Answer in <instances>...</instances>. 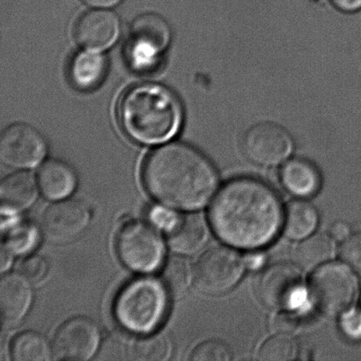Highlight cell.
I'll use <instances>...</instances> for the list:
<instances>
[{"label":"cell","mask_w":361,"mask_h":361,"mask_svg":"<svg viewBox=\"0 0 361 361\" xmlns=\"http://www.w3.org/2000/svg\"><path fill=\"white\" fill-rule=\"evenodd\" d=\"M171 40V27L164 18L157 13L141 14L134 20L130 28L127 48L130 65L140 73L155 69Z\"/></svg>","instance_id":"6"},{"label":"cell","mask_w":361,"mask_h":361,"mask_svg":"<svg viewBox=\"0 0 361 361\" xmlns=\"http://www.w3.org/2000/svg\"><path fill=\"white\" fill-rule=\"evenodd\" d=\"M243 151L247 160L263 167H274L288 160L293 147L291 134L272 122L256 123L243 137Z\"/></svg>","instance_id":"10"},{"label":"cell","mask_w":361,"mask_h":361,"mask_svg":"<svg viewBox=\"0 0 361 361\" xmlns=\"http://www.w3.org/2000/svg\"><path fill=\"white\" fill-rule=\"evenodd\" d=\"M244 264L249 270H258L263 267L265 257L261 253H250L244 258Z\"/></svg>","instance_id":"36"},{"label":"cell","mask_w":361,"mask_h":361,"mask_svg":"<svg viewBox=\"0 0 361 361\" xmlns=\"http://www.w3.org/2000/svg\"><path fill=\"white\" fill-rule=\"evenodd\" d=\"M258 297L272 310H293L302 305L305 298L304 281L300 267L279 263L262 272L257 281Z\"/></svg>","instance_id":"9"},{"label":"cell","mask_w":361,"mask_h":361,"mask_svg":"<svg viewBox=\"0 0 361 361\" xmlns=\"http://www.w3.org/2000/svg\"><path fill=\"white\" fill-rule=\"evenodd\" d=\"M119 34L118 17L109 10H91L84 13L75 27L78 42L90 51H102L111 47Z\"/></svg>","instance_id":"14"},{"label":"cell","mask_w":361,"mask_h":361,"mask_svg":"<svg viewBox=\"0 0 361 361\" xmlns=\"http://www.w3.org/2000/svg\"><path fill=\"white\" fill-rule=\"evenodd\" d=\"M38 231L30 222L21 221L14 224L7 230L6 240L3 242L13 254H26L37 245Z\"/></svg>","instance_id":"26"},{"label":"cell","mask_w":361,"mask_h":361,"mask_svg":"<svg viewBox=\"0 0 361 361\" xmlns=\"http://www.w3.org/2000/svg\"><path fill=\"white\" fill-rule=\"evenodd\" d=\"M150 218L155 226L168 231L174 226L178 217L168 209L155 207L150 212Z\"/></svg>","instance_id":"33"},{"label":"cell","mask_w":361,"mask_h":361,"mask_svg":"<svg viewBox=\"0 0 361 361\" xmlns=\"http://www.w3.org/2000/svg\"><path fill=\"white\" fill-rule=\"evenodd\" d=\"M167 233L169 246L182 255L197 252L208 239L207 222L198 214L180 216Z\"/></svg>","instance_id":"16"},{"label":"cell","mask_w":361,"mask_h":361,"mask_svg":"<svg viewBox=\"0 0 361 361\" xmlns=\"http://www.w3.org/2000/svg\"><path fill=\"white\" fill-rule=\"evenodd\" d=\"M107 72V59L101 51L85 49L74 55L69 66L71 81L80 90H90L102 83Z\"/></svg>","instance_id":"18"},{"label":"cell","mask_w":361,"mask_h":361,"mask_svg":"<svg viewBox=\"0 0 361 361\" xmlns=\"http://www.w3.org/2000/svg\"><path fill=\"white\" fill-rule=\"evenodd\" d=\"M33 299L30 281L21 274L3 276L0 282V314L4 326H16L27 316Z\"/></svg>","instance_id":"15"},{"label":"cell","mask_w":361,"mask_h":361,"mask_svg":"<svg viewBox=\"0 0 361 361\" xmlns=\"http://www.w3.org/2000/svg\"><path fill=\"white\" fill-rule=\"evenodd\" d=\"M100 341V330L93 320L84 317L70 318L56 331L53 355L60 360H90L97 353Z\"/></svg>","instance_id":"11"},{"label":"cell","mask_w":361,"mask_h":361,"mask_svg":"<svg viewBox=\"0 0 361 361\" xmlns=\"http://www.w3.org/2000/svg\"><path fill=\"white\" fill-rule=\"evenodd\" d=\"M189 265L183 258L174 256L169 258L162 268L161 281L169 295H182L190 283Z\"/></svg>","instance_id":"25"},{"label":"cell","mask_w":361,"mask_h":361,"mask_svg":"<svg viewBox=\"0 0 361 361\" xmlns=\"http://www.w3.org/2000/svg\"><path fill=\"white\" fill-rule=\"evenodd\" d=\"M338 10L345 13H353L361 9V0H331Z\"/></svg>","instance_id":"35"},{"label":"cell","mask_w":361,"mask_h":361,"mask_svg":"<svg viewBox=\"0 0 361 361\" xmlns=\"http://www.w3.org/2000/svg\"><path fill=\"white\" fill-rule=\"evenodd\" d=\"M46 152L44 136L27 123H16L7 127L0 139V158L9 167H35L44 158Z\"/></svg>","instance_id":"12"},{"label":"cell","mask_w":361,"mask_h":361,"mask_svg":"<svg viewBox=\"0 0 361 361\" xmlns=\"http://www.w3.org/2000/svg\"><path fill=\"white\" fill-rule=\"evenodd\" d=\"M300 317L292 312H283L274 317L271 321V328L279 334H292L298 329Z\"/></svg>","instance_id":"32"},{"label":"cell","mask_w":361,"mask_h":361,"mask_svg":"<svg viewBox=\"0 0 361 361\" xmlns=\"http://www.w3.org/2000/svg\"><path fill=\"white\" fill-rule=\"evenodd\" d=\"M244 267V262L235 251L226 247H212L202 255L195 265V286L205 295H223L240 281Z\"/></svg>","instance_id":"8"},{"label":"cell","mask_w":361,"mask_h":361,"mask_svg":"<svg viewBox=\"0 0 361 361\" xmlns=\"http://www.w3.org/2000/svg\"><path fill=\"white\" fill-rule=\"evenodd\" d=\"M119 118L125 133L136 142L164 144L179 133L183 109L179 98L167 87L143 83L123 95Z\"/></svg>","instance_id":"3"},{"label":"cell","mask_w":361,"mask_h":361,"mask_svg":"<svg viewBox=\"0 0 361 361\" xmlns=\"http://www.w3.org/2000/svg\"><path fill=\"white\" fill-rule=\"evenodd\" d=\"M190 359L192 361H229L232 360V353L225 343L207 341L193 350Z\"/></svg>","instance_id":"28"},{"label":"cell","mask_w":361,"mask_h":361,"mask_svg":"<svg viewBox=\"0 0 361 361\" xmlns=\"http://www.w3.org/2000/svg\"><path fill=\"white\" fill-rule=\"evenodd\" d=\"M218 173L207 155L185 143H169L152 152L143 167L148 193L167 207H203L218 186Z\"/></svg>","instance_id":"2"},{"label":"cell","mask_w":361,"mask_h":361,"mask_svg":"<svg viewBox=\"0 0 361 361\" xmlns=\"http://www.w3.org/2000/svg\"><path fill=\"white\" fill-rule=\"evenodd\" d=\"M298 346L293 338L286 334H278L268 338L257 353L262 361H289L298 356Z\"/></svg>","instance_id":"27"},{"label":"cell","mask_w":361,"mask_h":361,"mask_svg":"<svg viewBox=\"0 0 361 361\" xmlns=\"http://www.w3.org/2000/svg\"><path fill=\"white\" fill-rule=\"evenodd\" d=\"M350 226L344 221H337L332 224L331 228V236L338 242H343L348 239L350 235Z\"/></svg>","instance_id":"34"},{"label":"cell","mask_w":361,"mask_h":361,"mask_svg":"<svg viewBox=\"0 0 361 361\" xmlns=\"http://www.w3.org/2000/svg\"><path fill=\"white\" fill-rule=\"evenodd\" d=\"M339 326L349 341H361V311L353 310L343 313Z\"/></svg>","instance_id":"31"},{"label":"cell","mask_w":361,"mask_h":361,"mask_svg":"<svg viewBox=\"0 0 361 361\" xmlns=\"http://www.w3.org/2000/svg\"><path fill=\"white\" fill-rule=\"evenodd\" d=\"M168 295L162 283L154 279H137L127 284L116 297V320L126 331L150 334L167 316Z\"/></svg>","instance_id":"4"},{"label":"cell","mask_w":361,"mask_h":361,"mask_svg":"<svg viewBox=\"0 0 361 361\" xmlns=\"http://www.w3.org/2000/svg\"><path fill=\"white\" fill-rule=\"evenodd\" d=\"M282 185L288 192L300 197L317 193L321 187V176L316 166L302 158L291 159L282 166Z\"/></svg>","instance_id":"17"},{"label":"cell","mask_w":361,"mask_h":361,"mask_svg":"<svg viewBox=\"0 0 361 361\" xmlns=\"http://www.w3.org/2000/svg\"><path fill=\"white\" fill-rule=\"evenodd\" d=\"M37 197V185L33 176L17 172L4 178L0 185L2 211H23L34 204Z\"/></svg>","instance_id":"19"},{"label":"cell","mask_w":361,"mask_h":361,"mask_svg":"<svg viewBox=\"0 0 361 361\" xmlns=\"http://www.w3.org/2000/svg\"><path fill=\"white\" fill-rule=\"evenodd\" d=\"M318 225V214L313 204L307 201H293L286 207L284 215V232L293 240L310 236Z\"/></svg>","instance_id":"22"},{"label":"cell","mask_w":361,"mask_h":361,"mask_svg":"<svg viewBox=\"0 0 361 361\" xmlns=\"http://www.w3.org/2000/svg\"><path fill=\"white\" fill-rule=\"evenodd\" d=\"M171 346L169 339L161 334H151L137 339L130 346V360L141 361H160L169 358Z\"/></svg>","instance_id":"24"},{"label":"cell","mask_w":361,"mask_h":361,"mask_svg":"<svg viewBox=\"0 0 361 361\" xmlns=\"http://www.w3.org/2000/svg\"><path fill=\"white\" fill-rule=\"evenodd\" d=\"M284 215L271 186L256 178H240L219 190L209 210V221L215 235L228 245L256 250L277 237Z\"/></svg>","instance_id":"1"},{"label":"cell","mask_w":361,"mask_h":361,"mask_svg":"<svg viewBox=\"0 0 361 361\" xmlns=\"http://www.w3.org/2000/svg\"><path fill=\"white\" fill-rule=\"evenodd\" d=\"M10 355L14 361H48L51 359V350L44 336L27 331L14 337Z\"/></svg>","instance_id":"23"},{"label":"cell","mask_w":361,"mask_h":361,"mask_svg":"<svg viewBox=\"0 0 361 361\" xmlns=\"http://www.w3.org/2000/svg\"><path fill=\"white\" fill-rule=\"evenodd\" d=\"M49 264L47 260L40 255H32L23 261L20 265V274L33 283L42 281L47 275Z\"/></svg>","instance_id":"30"},{"label":"cell","mask_w":361,"mask_h":361,"mask_svg":"<svg viewBox=\"0 0 361 361\" xmlns=\"http://www.w3.org/2000/svg\"><path fill=\"white\" fill-rule=\"evenodd\" d=\"M13 253L7 249L5 245L1 247V271L4 272L8 269L11 263H12Z\"/></svg>","instance_id":"38"},{"label":"cell","mask_w":361,"mask_h":361,"mask_svg":"<svg viewBox=\"0 0 361 361\" xmlns=\"http://www.w3.org/2000/svg\"><path fill=\"white\" fill-rule=\"evenodd\" d=\"M82 1L95 8H109L118 5L121 0H82Z\"/></svg>","instance_id":"37"},{"label":"cell","mask_w":361,"mask_h":361,"mask_svg":"<svg viewBox=\"0 0 361 361\" xmlns=\"http://www.w3.org/2000/svg\"><path fill=\"white\" fill-rule=\"evenodd\" d=\"M334 239L326 233H319L303 239L293 252L297 267L310 271L326 264L335 255Z\"/></svg>","instance_id":"21"},{"label":"cell","mask_w":361,"mask_h":361,"mask_svg":"<svg viewBox=\"0 0 361 361\" xmlns=\"http://www.w3.org/2000/svg\"><path fill=\"white\" fill-rule=\"evenodd\" d=\"M38 184L49 200L68 197L77 186V176L71 166L59 160H49L38 172Z\"/></svg>","instance_id":"20"},{"label":"cell","mask_w":361,"mask_h":361,"mask_svg":"<svg viewBox=\"0 0 361 361\" xmlns=\"http://www.w3.org/2000/svg\"><path fill=\"white\" fill-rule=\"evenodd\" d=\"M119 259L134 271H154L160 267L164 244L153 226L142 221L126 223L116 239Z\"/></svg>","instance_id":"7"},{"label":"cell","mask_w":361,"mask_h":361,"mask_svg":"<svg viewBox=\"0 0 361 361\" xmlns=\"http://www.w3.org/2000/svg\"><path fill=\"white\" fill-rule=\"evenodd\" d=\"M310 296L318 310L330 317L345 313L358 293V279L348 267L338 263L321 265L311 275Z\"/></svg>","instance_id":"5"},{"label":"cell","mask_w":361,"mask_h":361,"mask_svg":"<svg viewBox=\"0 0 361 361\" xmlns=\"http://www.w3.org/2000/svg\"><path fill=\"white\" fill-rule=\"evenodd\" d=\"M91 212L82 200L58 202L46 209L42 217V229L54 242H66L83 233L90 224Z\"/></svg>","instance_id":"13"},{"label":"cell","mask_w":361,"mask_h":361,"mask_svg":"<svg viewBox=\"0 0 361 361\" xmlns=\"http://www.w3.org/2000/svg\"><path fill=\"white\" fill-rule=\"evenodd\" d=\"M339 254L349 267L361 274V231L353 233L343 240Z\"/></svg>","instance_id":"29"}]
</instances>
